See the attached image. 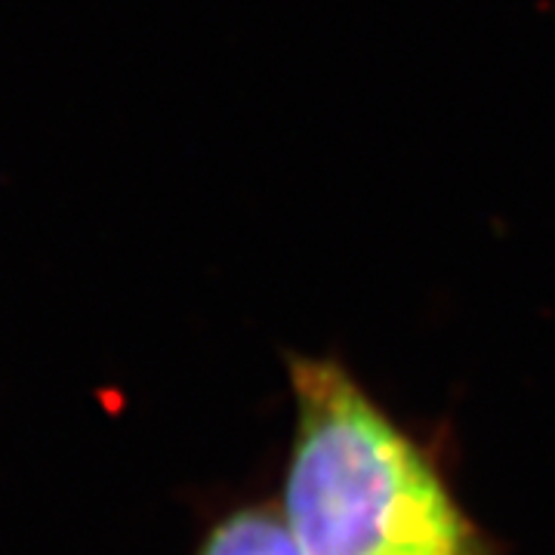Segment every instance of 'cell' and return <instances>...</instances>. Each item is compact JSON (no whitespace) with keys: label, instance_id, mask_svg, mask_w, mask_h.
<instances>
[{"label":"cell","instance_id":"cell-1","mask_svg":"<svg viewBox=\"0 0 555 555\" xmlns=\"http://www.w3.org/2000/svg\"><path fill=\"white\" fill-rule=\"evenodd\" d=\"M281 513L306 555H494L433 456L337 358L291 356Z\"/></svg>","mask_w":555,"mask_h":555},{"label":"cell","instance_id":"cell-2","mask_svg":"<svg viewBox=\"0 0 555 555\" xmlns=\"http://www.w3.org/2000/svg\"><path fill=\"white\" fill-rule=\"evenodd\" d=\"M198 555H306L281 506H241L207 531Z\"/></svg>","mask_w":555,"mask_h":555}]
</instances>
